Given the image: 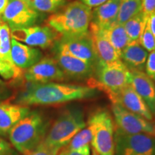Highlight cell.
Wrapping results in <instances>:
<instances>
[{"instance_id": "cell-30", "label": "cell", "mask_w": 155, "mask_h": 155, "mask_svg": "<svg viewBox=\"0 0 155 155\" xmlns=\"http://www.w3.org/2000/svg\"><path fill=\"white\" fill-rule=\"evenodd\" d=\"M59 151L54 149L48 148L40 144L33 152L28 155H57Z\"/></svg>"}, {"instance_id": "cell-17", "label": "cell", "mask_w": 155, "mask_h": 155, "mask_svg": "<svg viewBox=\"0 0 155 155\" xmlns=\"http://www.w3.org/2000/svg\"><path fill=\"white\" fill-rule=\"evenodd\" d=\"M130 85L147 104L153 116H155V85L143 71H131Z\"/></svg>"}, {"instance_id": "cell-9", "label": "cell", "mask_w": 155, "mask_h": 155, "mask_svg": "<svg viewBox=\"0 0 155 155\" xmlns=\"http://www.w3.org/2000/svg\"><path fill=\"white\" fill-rule=\"evenodd\" d=\"M45 17L44 13L30 8L22 0H9L1 18L12 30L35 26Z\"/></svg>"}, {"instance_id": "cell-13", "label": "cell", "mask_w": 155, "mask_h": 155, "mask_svg": "<svg viewBox=\"0 0 155 155\" xmlns=\"http://www.w3.org/2000/svg\"><path fill=\"white\" fill-rule=\"evenodd\" d=\"M53 58L62 69L66 79H89L95 73L96 66L87 61L60 53H55Z\"/></svg>"}, {"instance_id": "cell-18", "label": "cell", "mask_w": 155, "mask_h": 155, "mask_svg": "<svg viewBox=\"0 0 155 155\" xmlns=\"http://www.w3.org/2000/svg\"><path fill=\"white\" fill-rule=\"evenodd\" d=\"M89 32L92 38L95 51L100 61L105 63H111L120 61L119 54L103 34L101 29L91 23Z\"/></svg>"}, {"instance_id": "cell-8", "label": "cell", "mask_w": 155, "mask_h": 155, "mask_svg": "<svg viewBox=\"0 0 155 155\" xmlns=\"http://www.w3.org/2000/svg\"><path fill=\"white\" fill-rule=\"evenodd\" d=\"M114 155H155V137L139 134H129L115 126Z\"/></svg>"}, {"instance_id": "cell-29", "label": "cell", "mask_w": 155, "mask_h": 155, "mask_svg": "<svg viewBox=\"0 0 155 155\" xmlns=\"http://www.w3.org/2000/svg\"><path fill=\"white\" fill-rule=\"evenodd\" d=\"M146 74L153 81H155V50L150 52L145 65Z\"/></svg>"}, {"instance_id": "cell-11", "label": "cell", "mask_w": 155, "mask_h": 155, "mask_svg": "<svg viewBox=\"0 0 155 155\" xmlns=\"http://www.w3.org/2000/svg\"><path fill=\"white\" fill-rule=\"evenodd\" d=\"M11 38L22 42L31 47H40L43 49L53 45L58 38V32L49 26H35L26 28L12 29Z\"/></svg>"}, {"instance_id": "cell-7", "label": "cell", "mask_w": 155, "mask_h": 155, "mask_svg": "<svg viewBox=\"0 0 155 155\" xmlns=\"http://www.w3.org/2000/svg\"><path fill=\"white\" fill-rule=\"evenodd\" d=\"M54 53L68 55L96 66L98 60L90 32L80 35H61L53 45Z\"/></svg>"}, {"instance_id": "cell-25", "label": "cell", "mask_w": 155, "mask_h": 155, "mask_svg": "<svg viewBox=\"0 0 155 155\" xmlns=\"http://www.w3.org/2000/svg\"><path fill=\"white\" fill-rule=\"evenodd\" d=\"M10 29L6 23H0V58L13 64L11 57Z\"/></svg>"}, {"instance_id": "cell-36", "label": "cell", "mask_w": 155, "mask_h": 155, "mask_svg": "<svg viewBox=\"0 0 155 155\" xmlns=\"http://www.w3.org/2000/svg\"><path fill=\"white\" fill-rule=\"evenodd\" d=\"M147 25L155 36V11L151 14L147 19Z\"/></svg>"}, {"instance_id": "cell-14", "label": "cell", "mask_w": 155, "mask_h": 155, "mask_svg": "<svg viewBox=\"0 0 155 155\" xmlns=\"http://www.w3.org/2000/svg\"><path fill=\"white\" fill-rule=\"evenodd\" d=\"M109 99L113 104H119L125 109L138 114L149 121L153 120L154 117L147 104L131 85H128L118 94L110 97Z\"/></svg>"}, {"instance_id": "cell-6", "label": "cell", "mask_w": 155, "mask_h": 155, "mask_svg": "<svg viewBox=\"0 0 155 155\" xmlns=\"http://www.w3.org/2000/svg\"><path fill=\"white\" fill-rule=\"evenodd\" d=\"M87 124L93 132V149L99 155H114L115 124L109 111L98 109L89 116Z\"/></svg>"}, {"instance_id": "cell-32", "label": "cell", "mask_w": 155, "mask_h": 155, "mask_svg": "<svg viewBox=\"0 0 155 155\" xmlns=\"http://www.w3.org/2000/svg\"><path fill=\"white\" fill-rule=\"evenodd\" d=\"M59 155H91L90 146L86 145L82 148L76 150H64Z\"/></svg>"}, {"instance_id": "cell-37", "label": "cell", "mask_w": 155, "mask_h": 155, "mask_svg": "<svg viewBox=\"0 0 155 155\" xmlns=\"http://www.w3.org/2000/svg\"><path fill=\"white\" fill-rule=\"evenodd\" d=\"M9 0H0V17L3 14L4 11L8 4Z\"/></svg>"}, {"instance_id": "cell-24", "label": "cell", "mask_w": 155, "mask_h": 155, "mask_svg": "<svg viewBox=\"0 0 155 155\" xmlns=\"http://www.w3.org/2000/svg\"><path fill=\"white\" fill-rule=\"evenodd\" d=\"M141 12V0H121L116 22L123 25Z\"/></svg>"}, {"instance_id": "cell-22", "label": "cell", "mask_w": 155, "mask_h": 155, "mask_svg": "<svg viewBox=\"0 0 155 155\" xmlns=\"http://www.w3.org/2000/svg\"><path fill=\"white\" fill-rule=\"evenodd\" d=\"M147 19L148 17L140 12L124 23V27L131 42L139 41L147 25Z\"/></svg>"}, {"instance_id": "cell-28", "label": "cell", "mask_w": 155, "mask_h": 155, "mask_svg": "<svg viewBox=\"0 0 155 155\" xmlns=\"http://www.w3.org/2000/svg\"><path fill=\"white\" fill-rule=\"evenodd\" d=\"M139 42L145 50L150 53L155 50V36L149 28L147 22L139 38Z\"/></svg>"}, {"instance_id": "cell-15", "label": "cell", "mask_w": 155, "mask_h": 155, "mask_svg": "<svg viewBox=\"0 0 155 155\" xmlns=\"http://www.w3.org/2000/svg\"><path fill=\"white\" fill-rule=\"evenodd\" d=\"M11 57L15 66L21 69H28L42 59V53L39 49L12 38Z\"/></svg>"}, {"instance_id": "cell-26", "label": "cell", "mask_w": 155, "mask_h": 155, "mask_svg": "<svg viewBox=\"0 0 155 155\" xmlns=\"http://www.w3.org/2000/svg\"><path fill=\"white\" fill-rule=\"evenodd\" d=\"M92 138L93 132L90 127H87L83 128L73 137L68 144L65 147V150H79L86 145H89V144L91 142Z\"/></svg>"}, {"instance_id": "cell-20", "label": "cell", "mask_w": 155, "mask_h": 155, "mask_svg": "<svg viewBox=\"0 0 155 155\" xmlns=\"http://www.w3.org/2000/svg\"><path fill=\"white\" fill-rule=\"evenodd\" d=\"M121 0H108L92 10L91 22L98 28L104 30L117 21Z\"/></svg>"}, {"instance_id": "cell-39", "label": "cell", "mask_w": 155, "mask_h": 155, "mask_svg": "<svg viewBox=\"0 0 155 155\" xmlns=\"http://www.w3.org/2000/svg\"><path fill=\"white\" fill-rule=\"evenodd\" d=\"M0 23H3V21H2V19L1 17H0Z\"/></svg>"}, {"instance_id": "cell-19", "label": "cell", "mask_w": 155, "mask_h": 155, "mask_svg": "<svg viewBox=\"0 0 155 155\" xmlns=\"http://www.w3.org/2000/svg\"><path fill=\"white\" fill-rule=\"evenodd\" d=\"M149 52L139 41L130 42L120 53V60L130 71H145Z\"/></svg>"}, {"instance_id": "cell-4", "label": "cell", "mask_w": 155, "mask_h": 155, "mask_svg": "<svg viewBox=\"0 0 155 155\" xmlns=\"http://www.w3.org/2000/svg\"><path fill=\"white\" fill-rule=\"evenodd\" d=\"M86 126L82 110L78 108L65 110L50 128L41 144L60 151Z\"/></svg>"}, {"instance_id": "cell-27", "label": "cell", "mask_w": 155, "mask_h": 155, "mask_svg": "<svg viewBox=\"0 0 155 155\" xmlns=\"http://www.w3.org/2000/svg\"><path fill=\"white\" fill-rule=\"evenodd\" d=\"M0 75L5 80L19 79L24 77V72L22 69L15 66L14 64L9 63L0 58Z\"/></svg>"}, {"instance_id": "cell-34", "label": "cell", "mask_w": 155, "mask_h": 155, "mask_svg": "<svg viewBox=\"0 0 155 155\" xmlns=\"http://www.w3.org/2000/svg\"><path fill=\"white\" fill-rule=\"evenodd\" d=\"M12 90L5 81L0 79V101H4L12 96Z\"/></svg>"}, {"instance_id": "cell-10", "label": "cell", "mask_w": 155, "mask_h": 155, "mask_svg": "<svg viewBox=\"0 0 155 155\" xmlns=\"http://www.w3.org/2000/svg\"><path fill=\"white\" fill-rule=\"evenodd\" d=\"M116 127L129 134H144L155 137V124L142 116L125 109L119 104L112 105Z\"/></svg>"}, {"instance_id": "cell-5", "label": "cell", "mask_w": 155, "mask_h": 155, "mask_svg": "<svg viewBox=\"0 0 155 155\" xmlns=\"http://www.w3.org/2000/svg\"><path fill=\"white\" fill-rule=\"evenodd\" d=\"M94 75L96 79L91 81L89 86L104 91L108 98L131 83V71L121 60L111 63L98 61Z\"/></svg>"}, {"instance_id": "cell-31", "label": "cell", "mask_w": 155, "mask_h": 155, "mask_svg": "<svg viewBox=\"0 0 155 155\" xmlns=\"http://www.w3.org/2000/svg\"><path fill=\"white\" fill-rule=\"evenodd\" d=\"M155 11V0H141V12L147 17Z\"/></svg>"}, {"instance_id": "cell-12", "label": "cell", "mask_w": 155, "mask_h": 155, "mask_svg": "<svg viewBox=\"0 0 155 155\" xmlns=\"http://www.w3.org/2000/svg\"><path fill=\"white\" fill-rule=\"evenodd\" d=\"M25 79L30 83H47L63 81L65 74L54 58H44L24 72Z\"/></svg>"}, {"instance_id": "cell-21", "label": "cell", "mask_w": 155, "mask_h": 155, "mask_svg": "<svg viewBox=\"0 0 155 155\" xmlns=\"http://www.w3.org/2000/svg\"><path fill=\"white\" fill-rule=\"evenodd\" d=\"M101 31L112 46L118 52L119 55L122 50L131 42L127 35L124 25L122 24L116 22L108 28L101 30Z\"/></svg>"}, {"instance_id": "cell-33", "label": "cell", "mask_w": 155, "mask_h": 155, "mask_svg": "<svg viewBox=\"0 0 155 155\" xmlns=\"http://www.w3.org/2000/svg\"><path fill=\"white\" fill-rule=\"evenodd\" d=\"M0 155H16L11 144L2 138H0Z\"/></svg>"}, {"instance_id": "cell-3", "label": "cell", "mask_w": 155, "mask_h": 155, "mask_svg": "<svg viewBox=\"0 0 155 155\" xmlns=\"http://www.w3.org/2000/svg\"><path fill=\"white\" fill-rule=\"evenodd\" d=\"M91 16V7L81 1H74L52 15L47 23L61 35H80L89 32Z\"/></svg>"}, {"instance_id": "cell-35", "label": "cell", "mask_w": 155, "mask_h": 155, "mask_svg": "<svg viewBox=\"0 0 155 155\" xmlns=\"http://www.w3.org/2000/svg\"><path fill=\"white\" fill-rule=\"evenodd\" d=\"M79 1H81V2L88 6V7L92 8V7H98V6L106 2L108 0H79Z\"/></svg>"}, {"instance_id": "cell-16", "label": "cell", "mask_w": 155, "mask_h": 155, "mask_svg": "<svg viewBox=\"0 0 155 155\" xmlns=\"http://www.w3.org/2000/svg\"><path fill=\"white\" fill-rule=\"evenodd\" d=\"M30 111L28 106L0 101V136L9 135L13 127Z\"/></svg>"}, {"instance_id": "cell-38", "label": "cell", "mask_w": 155, "mask_h": 155, "mask_svg": "<svg viewBox=\"0 0 155 155\" xmlns=\"http://www.w3.org/2000/svg\"><path fill=\"white\" fill-rule=\"evenodd\" d=\"M92 155H99V154H98V153L94 150V149H92Z\"/></svg>"}, {"instance_id": "cell-2", "label": "cell", "mask_w": 155, "mask_h": 155, "mask_svg": "<svg viewBox=\"0 0 155 155\" xmlns=\"http://www.w3.org/2000/svg\"><path fill=\"white\" fill-rule=\"evenodd\" d=\"M49 122L38 111H30L13 127L9 133L12 145L28 155L35 150L48 133Z\"/></svg>"}, {"instance_id": "cell-23", "label": "cell", "mask_w": 155, "mask_h": 155, "mask_svg": "<svg viewBox=\"0 0 155 155\" xmlns=\"http://www.w3.org/2000/svg\"><path fill=\"white\" fill-rule=\"evenodd\" d=\"M30 8L42 13L56 12L66 5V0H22Z\"/></svg>"}, {"instance_id": "cell-1", "label": "cell", "mask_w": 155, "mask_h": 155, "mask_svg": "<svg viewBox=\"0 0 155 155\" xmlns=\"http://www.w3.org/2000/svg\"><path fill=\"white\" fill-rule=\"evenodd\" d=\"M98 90L91 86L59 83H30L19 94L16 103L19 105H54L73 101L91 98Z\"/></svg>"}]
</instances>
